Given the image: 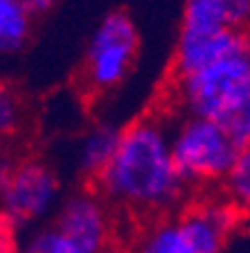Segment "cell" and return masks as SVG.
Here are the masks:
<instances>
[{
    "mask_svg": "<svg viewBox=\"0 0 250 253\" xmlns=\"http://www.w3.org/2000/svg\"><path fill=\"white\" fill-rule=\"evenodd\" d=\"M126 224L180 211L192 199L169 147V113L149 111L122 126L113 158L90 183Z\"/></svg>",
    "mask_w": 250,
    "mask_h": 253,
    "instance_id": "obj_1",
    "label": "cell"
},
{
    "mask_svg": "<svg viewBox=\"0 0 250 253\" xmlns=\"http://www.w3.org/2000/svg\"><path fill=\"white\" fill-rule=\"evenodd\" d=\"M246 215L216 192H198L172 215L131 224L124 247L131 253H223Z\"/></svg>",
    "mask_w": 250,
    "mask_h": 253,
    "instance_id": "obj_2",
    "label": "cell"
},
{
    "mask_svg": "<svg viewBox=\"0 0 250 253\" xmlns=\"http://www.w3.org/2000/svg\"><path fill=\"white\" fill-rule=\"evenodd\" d=\"M169 147L182 183L198 195L219 188L241 145L223 122L169 113Z\"/></svg>",
    "mask_w": 250,
    "mask_h": 253,
    "instance_id": "obj_3",
    "label": "cell"
},
{
    "mask_svg": "<svg viewBox=\"0 0 250 253\" xmlns=\"http://www.w3.org/2000/svg\"><path fill=\"white\" fill-rule=\"evenodd\" d=\"M250 75V50L223 57L201 70L169 79L165 111L225 122Z\"/></svg>",
    "mask_w": 250,
    "mask_h": 253,
    "instance_id": "obj_4",
    "label": "cell"
},
{
    "mask_svg": "<svg viewBox=\"0 0 250 253\" xmlns=\"http://www.w3.org/2000/svg\"><path fill=\"white\" fill-rule=\"evenodd\" d=\"M140 52V32L126 11H110L97 23L86 43L79 88L88 97L113 93L129 79Z\"/></svg>",
    "mask_w": 250,
    "mask_h": 253,
    "instance_id": "obj_5",
    "label": "cell"
},
{
    "mask_svg": "<svg viewBox=\"0 0 250 253\" xmlns=\"http://www.w3.org/2000/svg\"><path fill=\"white\" fill-rule=\"evenodd\" d=\"M63 199V183L54 165L38 156L16 158L2 190V208L18 231L50 224Z\"/></svg>",
    "mask_w": 250,
    "mask_h": 253,
    "instance_id": "obj_6",
    "label": "cell"
},
{
    "mask_svg": "<svg viewBox=\"0 0 250 253\" xmlns=\"http://www.w3.org/2000/svg\"><path fill=\"white\" fill-rule=\"evenodd\" d=\"M50 224L79 253H110L124 242V221L93 185L63 195Z\"/></svg>",
    "mask_w": 250,
    "mask_h": 253,
    "instance_id": "obj_7",
    "label": "cell"
},
{
    "mask_svg": "<svg viewBox=\"0 0 250 253\" xmlns=\"http://www.w3.org/2000/svg\"><path fill=\"white\" fill-rule=\"evenodd\" d=\"M250 50V32L239 30H178L172 57V77L201 70L223 57Z\"/></svg>",
    "mask_w": 250,
    "mask_h": 253,
    "instance_id": "obj_8",
    "label": "cell"
},
{
    "mask_svg": "<svg viewBox=\"0 0 250 253\" xmlns=\"http://www.w3.org/2000/svg\"><path fill=\"white\" fill-rule=\"evenodd\" d=\"M180 27L250 32V0H185Z\"/></svg>",
    "mask_w": 250,
    "mask_h": 253,
    "instance_id": "obj_9",
    "label": "cell"
},
{
    "mask_svg": "<svg viewBox=\"0 0 250 253\" xmlns=\"http://www.w3.org/2000/svg\"><path fill=\"white\" fill-rule=\"evenodd\" d=\"M120 133L122 129L113 122H95L81 136L77 147V169L86 185L93 183L95 176L108 165L117 149Z\"/></svg>",
    "mask_w": 250,
    "mask_h": 253,
    "instance_id": "obj_10",
    "label": "cell"
},
{
    "mask_svg": "<svg viewBox=\"0 0 250 253\" xmlns=\"http://www.w3.org/2000/svg\"><path fill=\"white\" fill-rule=\"evenodd\" d=\"M34 16L18 0H0V59L16 57L27 47Z\"/></svg>",
    "mask_w": 250,
    "mask_h": 253,
    "instance_id": "obj_11",
    "label": "cell"
},
{
    "mask_svg": "<svg viewBox=\"0 0 250 253\" xmlns=\"http://www.w3.org/2000/svg\"><path fill=\"white\" fill-rule=\"evenodd\" d=\"M30 126V106L21 88L0 77V147L18 142Z\"/></svg>",
    "mask_w": 250,
    "mask_h": 253,
    "instance_id": "obj_12",
    "label": "cell"
},
{
    "mask_svg": "<svg viewBox=\"0 0 250 253\" xmlns=\"http://www.w3.org/2000/svg\"><path fill=\"white\" fill-rule=\"evenodd\" d=\"M223 199H228L237 211L250 215V145H241L235 163L216 188Z\"/></svg>",
    "mask_w": 250,
    "mask_h": 253,
    "instance_id": "obj_13",
    "label": "cell"
},
{
    "mask_svg": "<svg viewBox=\"0 0 250 253\" xmlns=\"http://www.w3.org/2000/svg\"><path fill=\"white\" fill-rule=\"evenodd\" d=\"M18 253H79V251L52 224H43V226H36L32 231L23 233Z\"/></svg>",
    "mask_w": 250,
    "mask_h": 253,
    "instance_id": "obj_14",
    "label": "cell"
},
{
    "mask_svg": "<svg viewBox=\"0 0 250 253\" xmlns=\"http://www.w3.org/2000/svg\"><path fill=\"white\" fill-rule=\"evenodd\" d=\"M223 125L230 129V133L235 136L239 145H250V75L246 79V86L241 90L235 109Z\"/></svg>",
    "mask_w": 250,
    "mask_h": 253,
    "instance_id": "obj_15",
    "label": "cell"
},
{
    "mask_svg": "<svg viewBox=\"0 0 250 253\" xmlns=\"http://www.w3.org/2000/svg\"><path fill=\"white\" fill-rule=\"evenodd\" d=\"M18 2H21L34 18H38V16H45L47 11H52L59 0H18Z\"/></svg>",
    "mask_w": 250,
    "mask_h": 253,
    "instance_id": "obj_16",
    "label": "cell"
},
{
    "mask_svg": "<svg viewBox=\"0 0 250 253\" xmlns=\"http://www.w3.org/2000/svg\"><path fill=\"white\" fill-rule=\"evenodd\" d=\"M16 158L9 154L7 147H0V201H2V190H5V183H7V176L11 172V165H14Z\"/></svg>",
    "mask_w": 250,
    "mask_h": 253,
    "instance_id": "obj_17",
    "label": "cell"
},
{
    "mask_svg": "<svg viewBox=\"0 0 250 253\" xmlns=\"http://www.w3.org/2000/svg\"><path fill=\"white\" fill-rule=\"evenodd\" d=\"M110 253H131V251L124 247V244H120V247H117V249H113V251H110Z\"/></svg>",
    "mask_w": 250,
    "mask_h": 253,
    "instance_id": "obj_18",
    "label": "cell"
}]
</instances>
